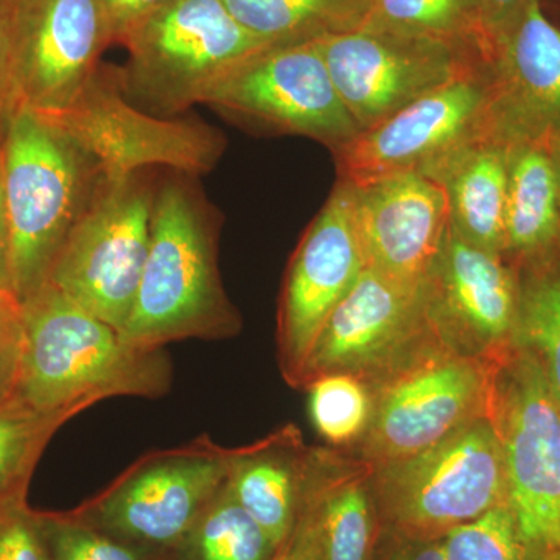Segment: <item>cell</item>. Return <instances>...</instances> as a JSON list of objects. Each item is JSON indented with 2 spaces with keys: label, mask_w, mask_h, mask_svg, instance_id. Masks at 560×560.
Instances as JSON below:
<instances>
[{
  "label": "cell",
  "mask_w": 560,
  "mask_h": 560,
  "mask_svg": "<svg viewBox=\"0 0 560 560\" xmlns=\"http://www.w3.org/2000/svg\"><path fill=\"white\" fill-rule=\"evenodd\" d=\"M156 184L149 257L130 318L120 330L135 348L187 338H226L242 320L217 265L219 224L194 176L168 172Z\"/></svg>",
  "instance_id": "cell-1"
},
{
  "label": "cell",
  "mask_w": 560,
  "mask_h": 560,
  "mask_svg": "<svg viewBox=\"0 0 560 560\" xmlns=\"http://www.w3.org/2000/svg\"><path fill=\"white\" fill-rule=\"evenodd\" d=\"M21 307L18 397L36 410L80 412L110 397H160L171 388V364L161 349L128 345L50 282Z\"/></svg>",
  "instance_id": "cell-2"
},
{
  "label": "cell",
  "mask_w": 560,
  "mask_h": 560,
  "mask_svg": "<svg viewBox=\"0 0 560 560\" xmlns=\"http://www.w3.org/2000/svg\"><path fill=\"white\" fill-rule=\"evenodd\" d=\"M0 164L11 290L22 302L47 282L62 243L108 179L72 136L27 106L11 114Z\"/></svg>",
  "instance_id": "cell-3"
},
{
  "label": "cell",
  "mask_w": 560,
  "mask_h": 560,
  "mask_svg": "<svg viewBox=\"0 0 560 560\" xmlns=\"http://www.w3.org/2000/svg\"><path fill=\"white\" fill-rule=\"evenodd\" d=\"M121 90L149 113L171 117L202 103L213 84L268 44L250 35L223 0H172L127 33Z\"/></svg>",
  "instance_id": "cell-4"
},
{
  "label": "cell",
  "mask_w": 560,
  "mask_h": 560,
  "mask_svg": "<svg viewBox=\"0 0 560 560\" xmlns=\"http://www.w3.org/2000/svg\"><path fill=\"white\" fill-rule=\"evenodd\" d=\"M374 488L383 522L400 536L440 539L475 521L508 497L492 423L474 420L427 451L374 467Z\"/></svg>",
  "instance_id": "cell-5"
},
{
  "label": "cell",
  "mask_w": 560,
  "mask_h": 560,
  "mask_svg": "<svg viewBox=\"0 0 560 560\" xmlns=\"http://www.w3.org/2000/svg\"><path fill=\"white\" fill-rule=\"evenodd\" d=\"M488 419L506 471V501L540 555L560 548V405L525 349L493 360Z\"/></svg>",
  "instance_id": "cell-6"
},
{
  "label": "cell",
  "mask_w": 560,
  "mask_h": 560,
  "mask_svg": "<svg viewBox=\"0 0 560 560\" xmlns=\"http://www.w3.org/2000/svg\"><path fill=\"white\" fill-rule=\"evenodd\" d=\"M492 366L493 360L464 355L434 338L371 385V425L350 452L371 466H383L488 418Z\"/></svg>",
  "instance_id": "cell-7"
},
{
  "label": "cell",
  "mask_w": 560,
  "mask_h": 560,
  "mask_svg": "<svg viewBox=\"0 0 560 560\" xmlns=\"http://www.w3.org/2000/svg\"><path fill=\"white\" fill-rule=\"evenodd\" d=\"M150 172L108 180L55 257L47 282L124 329L149 257L156 184Z\"/></svg>",
  "instance_id": "cell-8"
},
{
  "label": "cell",
  "mask_w": 560,
  "mask_h": 560,
  "mask_svg": "<svg viewBox=\"0 0 560 560\" xmlns=\"http://www.w3.org/2000/svg\"><path fill=\"white\" fill-rule=\"evenodd\" d=\"M39 114L72 136L108 180L156 167L202 175L213 171L226 147L223 135L205 121L139 109L121 90L119 69L109 66H98L68 108Z\"/></svg>",
  "instance_id": "cell-9"
},
{
  "label": "cell",
  "mask_w": 560,
  "mask_h": 560,
  "mask_svg": "<svg viewBox=\"0 0 560 560\" xmlns=\"http://www.w3.org/2000/svg\"><path fill=\"white\" fill-rule=\"evenodd\" d=\"M202 105L318 140L334 153L360 135L315 40L259 51L217 81Z\"/></svg>",
  "instance_id": "cell-10"
},
{
  "label": "cell",
  "mask_w": 560,
  "mask_h": 560,
  "mask_svg": "<svg viewBox=\"0 0 560 560\" xmlns=\"http://www.w3.org/2000/svg\"><path fill=\"white\" fill-rule=\"evenodd\" d=\"M313 40L360 132L464 73L488 66L438 40L364 25Z\"/></svg>",
  "instance_id": "cell-11"
},
{
  "label": "cell",
  "mask_w": 560,
  "mask_h": 560,
  "mask_svg": "<svg viewBox=\"0 0 560 560\" xmlns=\"http://www.w3.org/2000/svg\"><path fill=\"white\" fill-rule=\"evenodd\" d=\"M436 337L425 287L404 285L366 267L319 331L301 388L331 374L374 385Z\"/></svg>",
  "instance_id": "cell-12"
},
{
  "label": "cell",
  "mask_w": 560,
  "mask_h": 560,
  "mask_svg": "<svg viewBox=\"0 0 560 560\" xmlns=\"http://www.w3.org/2000/svg\"><path fill=\"white\" fill-rule=\"evenodd\" d=\"M368 267L353 206V187L338 179L291 257L278 318L279 363L289 385L302 372L331 312Z\"/></svg>",
  "instance_id": "cell-13"
},
{
  "label": "cell",
  "mask_w": 560,
  "mask_h": 560,
  "mask_svg": "<svg viewBox=\"0 0 560 560\" xmlns=\"http://www.w3.org/2000/svg\"><path fill=\"white\" fill-rule=\"evenodd\" d=\"M497 131L489 65L423 95L335 151L340 179L422 172L467 140Z\"/></svg>",
  "instance_id": "cell-14"
},
{
  "label": "cell",
  "mask_w": 560,
  "mask_h": 560,
  "mask_svg": "<svg viewBox=\"0 0 560 560\" xmlns=\"http://www.w3.org/2000/svg\"><path fill=\"white\" fill-rule=\"evenodd\" d=\"M9 35L20 106L36 113L72 105L113 44L101 0H14Z\"/></svg>",
  "instance_id": "cell-15"
},
{
  "label": "cell",
  "mask_w": 560,
  "mask_h": 560,
  "mask_svg": "<svg viewBox=\"0 0 560 560\" xmlns=\"http://www.w3.org/2000/svg\"><path fill=\"white\" fill-rule=\"evenodd\" d=\"M425 296L431 326L456 352L492 361L517 346V268L503 254L464 241L452 226Z\"/></svg>",
  "instance_id": "cell-16"
},
{
  "label": "cell",
  "mask_w": 560,
  "mask_h": 560,
  "mask_svg": "<svg viewBox=\"0 0 560 560\" xmlns=\"http://www.w3.org/2000/svg\"><path fill=\"white\" fill-rule=\"evenodd\" d=\"M232 451L195 445L142 460L97 504L106 529L145 544L186 539L230 477Z\"/></svg>",
  "instance_id": "cell-17"
},
{
  "label": "cell",
  "mask_w": 560,
  "mask_h": 560,
  "mask_svg": "<svg viewBox=\"0 0 560 560\" xmlns=\"http://www.w3.org/2000/svg\"><path fill=\"white\" fill-rule=\"evenodd\" d=\"M352 187L368 267L404 285L425 287L451 228L444 187L416 171L393 173Z\"/></svg>",
  "instance_id": "cell-18"
},
{
  "label": "cell",
  "mask_w": 560,
  "mask_h": 560,
  "mask_svg": "<svg viewBox=\"0 0 560 560\" xmlns=\"http://www.w3.org/2000/svg\"><path fill=\"white\" fill-rule=\"evenodd\" d=\"M495 130L508 142L560 132V25L544 0H528L489 61Z\"/></svg>",
  "instance_id": "cell-19"
},
{
  "label": "cell",
  "mask_w": 560,
  "mask_h": 560,
  "mask_svg": "<svg viewBox=\"0 0 560 560\" xmlns=\"http://www.w3.org/2000/svg\"><path fill=\"white\" fill-rule=\"evenodd\" d=\"M302 511L315 526L323 560H372L383 522L374 467L355 453L315 448Z\"/></svg>",
  "instance_id": "cell-20"
},
{
  "label": "cell",
  "mask_w": 560,
  "mask_h": 560,
  "mask_svg": "<svg viewBox=\"0 0 560 560\" xmlns=\"http://www.w3.org/2000/svg\"><path fill=\"white\" fill-rule=\"evenodd\" d=\"M511 142L497 131L467 140L423 175L444 187L451 226L464 241L504 256Z\"/></svg>",
  "instance_id": "cell-21"
},
{
  "label": "cell",
  "mask_w": 560,
  "mask_h": 560,
  "mask_svg": "<svg viewBox=\"0 0 560 560\" xmlns=\"http://www.w3.org/2000/svg\"><path fill=\"white\" fill-rule=\"evenodd\" d=\"M313 455L315 448L305 447L300 431L291 425L250 447L232 451L226 488L278 548L296 526Z\"/></svg>",
  "instance_id": "cell-22"
},
{
  "label": "cell",
  "mask_w": 560,
  "mask_h": 560,
  "mask_svg": "<svg viewBox=\"0 0 560 560\" xmlns=\"http://www.w3.org/2000/svg\"><path fill=\"white\" fill-rule=\"evenodd\" d=\"M560 250V198L547 139L511 143L504 257L515 268Z\"/></svg>",
  "instance_id": "cell-23"
},
{
  "label": "cell",
  "mask_w": 560,
  "mask_h": 560,
  "mask_svg": "<svg viewBox=\"0 0 560 560\" xmlns=\"http://www.w3.org/2000/svg\"><path fill=\"white\" fill-rule=\"evenodd\" d=\"M243 27L268 46L307 43L352 31L366 18L370 0H223Z\"/></svg>",
  "instance_id": "cell-24"
},
{
  "label": "cell",
  "mask_w": 560,
  "mask_h": 560,
  "mask_svg": "<svg viewBox=\"0 0 560 560\" xmlns=\"http://www.w3.org/2000/svg\"><path fill=\"white\" fill-rule=\"evenodd\" d=\"M361 25L438 40L488 65L492 57L477 0H370Z\"/></svg>",
  "instance_id": "cell-25"
},
{
  "label": "cell",
  "mask_w": 560,
  "mask_h": 560,
  "mask_svg": "<svg viewBox=\"0 0 560 560\" xmlns=\"http://www.w3.org/2000/svg\"><path fill=\"white\" fill-rule=\"evenodd\" d=\"M521 285L517 346L539 364L560 405V250L517 268Z\"/></svg>",
  "instance_id": "cell-26"
},
{
  "label": "cell",
  "mask_w": 560,
  "mask_h": 560,
  "mask_svg": "<svg viewBox=\"0 0 560 560\" xmlns=\"http://www.w3.org/2000/svg\"><path fill=\"white\" fill-rule=\"evenodd\" d=\"M79 411H40L14 396L0 404V514L24 504L25 490L51 434Z\"/></svg>",
  "instance_id": "cell-27"
},
{
  "label": "cell",
  "mask_w": 560,
  "mask_h": 560,
  "mask_svg": "<svg viewBox=\"0 0 560 560\" xmlns=\"http://www.w3.org/2000/svg\"><path fill=\"white\" fill-rule=\"evenodd\" d=\"M187 537L197 560H271L280 550L226 485Z\"/></svg>",
  "instance_id": "cell-28"
},
{
  "label": "cell",
  "mask_w": 560,
  "mask_h": 560,
  "mask_svg": "<svg viewBox=\"0 0 560 560\" xmlns=\"http://www.w3.org/2000/svg\"><path fill=\"white\" fill-rule=\"evenodd\" d=\"M313 425L331 447L352 451L363 440L374 412L371 386L348 374H331L307 385Z\"/></svg>",
  "instance_id": "cell-29"
},
{
  "label": "cell",
  "mask_w": 560,
  "mask_h": 560,
  "mask_svg": "<svg viewBox=\"0 0 560 560\" xmlns=\"http://www.w3.org/2000/svg\"><path fill=\"white\" fill-rule=\"evenodd\" d=\"M445 560H540L508 501L442 536Z\"/></svg>",
  "instance_id": "cell-30"
},
{
  "label": "cell",
  "mask_w": 560,
  "mask_h": 560,
  "mask_svg": "<svg viewBox=\"0 0 560 560\" xmlns=\"http://www.w3.org/2000/svg\"><path fill=\"white\" fill-rule=\"evenodd\" d=\"M51 560H139L127 547L73 523L40 522Z\"/></svg>",
  "instance_id": "cell-31"
},
{
  "label": "cell",
  "mask_w": 560,
  "mask_h": 560,
  "mask_svg": "<svg viewBox=\"0 0 560 560\" xmlns=\"http://www.w3.org/2000/svg\"><path fill=\"white\" fill-rule=\"evenodd\" d=\"M0 560H51L43 525L25 503L0 514Z\"/></svg>",
  "instance_id": "cell-32"
},
{
  "label": "cell",
  "mask_w": 560,
  "mask_h": 560,
  "mask_svg": "<svg viewBox=\"0 0 560 560\" xmlns=\"http://www.w3.org/2000/svg\"><path fill=\"white\" fill-rule=\"evenodd\" d=\"M24 324L21 302L11 293H0V404L18 396Z\"/></svg>",
  "instance_id": "cell-33"
},
{
  "label": "cell",
  "mask_w": 560,
  "mask_h": 560,
  "mask_svg": "<svg viewBox=\"0 0 560 560\" xmlns=\"http://www.w3.org/2000/svg\"><path fill=\"white\" fill-rule=\"evenodd\" d=\"M168 2L172 0H101L113 44H120L135 25Z\"/></svg>",
  "instance_id": "cell-34"
},
{
  "label": "cell",
  "mask_w": 560,
  "mask_h": 560,
  "mask_svg": "<svg viewBox=\"0 0 560 560\" xmlns=\"http://www.w3.org/2000/svg\"><path fill=\"white\" fill-rule=\"evenodd\" d=\"M526 3L528 0H477L482 31L492 51L497 38L510 27L511 22L521 14Z\"/></svg>",
  "instance_id": "cell-35"
},
{
  "label": "cell",
  "mask_w": 560,
  "mask_h": 560,
  "mask_svg": "<svg viewBox=\"0 0 560 560\" xmlns=\"http://www.w3.org/2000/svg\"><path fill=\"white\" fill-rule=\"evenodd\" d=\"M282 550L275 560H323L315 526L307 512L301 511L296 526Z\"/></svg>",
  "instance_id": "cell-36"
},
{
  "label": "cell",
  "mask_w": 560,
  "mask_h": 560,
  "mask_svg": "<svg viewBox=\"0 0 560 560\" xmlns=\"http://www.w3.org/2000/svg\"><path fill=\"white\" fill-rule=\"evenodd\" d=\"M396 540L382 560H445L444 544L440 539H423L394 534Z\"/></svg>",
  "instance_id": "cell-37"
},
{
  "label": "cell",
  "mask_w": 560,
  "mask_h": 560,
  "mask_svg": "<svg viewBox=\"0 0 560 560\" xmlns=\"http://www.w3.org/2000/svg\"><path fill=\"white\" fill-rule=\"evenodd\" d=\"M0 293H11L9 223L3 197L2 164H0Z\"/></svg>",
  "instance_id": "cell-38"
},
{
  "label": "cell",
  "mask_w": 560,
  "mask_h": 560,
  "mask_svg": "<svg viewBox=\"0 0 560 560\" xmlns=\"http://www.w3.org/2000/svg\"><path fill=\"white\" fill-rule=\"evenodd\" d=\"M13 86L11 80V55L9 35V10L0 5V103L7 88Z\"/></svg>",
  "instance_id": "cell-39"
},
{
  "label": "cell",
  "mask_w": 560,
  "mask_h": 560,
  "mask_svg": "<svg viewBox=\"0 0 560 560\" xmlns=\"http://www.w3.org/2000/svg\"><path fill=\"white\" fill-rule=\"evenodd\" d=\"M548 151H550L552 167H555L556 180H558L560 198V132L547 139Z\"/></svg>",
  "instance_id": "cell-40"
},
{
  "label": "cell",
  "mask_w": 560,
  "mask_h": 560,
  "mask_svg": "<svg viewBox=\"0 0 560 560\" xmlns=\"http://www.w3.org/2000/svg\"><path fill=\"white\" fill-rule=\"evenodd\" d=\"M548 13L551 14L552 20L560 25V0H544Z\"/></svg>",
  "instance_id": "cell-41"
},
{
  "label": "cell",
  "mask_w": 560,
  "mask_h": 560,
  "mask_svg": "<svg viewBox=\"0 0 560 560\" xmlns=\"http://www.w3.org/2000/svg\"><path fill=\"white\" fill-rule=\"evenodd\" d=\"M540 560H560V548L559 550L550 551L541 556Z\"/></svg>",
  "instance_id": "cell-42"
},
{
  "label": "cell",
  "mask_w": 560,
  "mask_h": 560,
  "mask_svg": "<svg viewBox=\"0 0 560 560\" xmlns=\"http://www.w3.org/2000/svg\"><path fill=\"white\" fill-rule=\"evenodd\" d=\"M14 0H0V5L5 7L7 10L10 9L11 3H13Z\"/></svg>",
  "instance_id": "cell-43"
}]
</instances>
